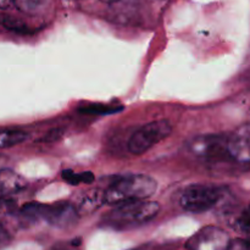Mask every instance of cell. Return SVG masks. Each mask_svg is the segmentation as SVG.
<instances>
[{
	"label": "cell",
	"instance_id": "obj_7",
	"mask_svg": "<svg viewBox=\"0 0 250 250\" xmlns=\"http://www.w3.org/2000/svg\"><path fill=\"white\" fill-rule=\"evenodd\" d=\"M231 239L229 233L216 226H207L190 237L188 250H229Z\"/></svg>",
	"mask_w": 250,
	"mask_h": 250
},
{
	"label": "cell",
	"instance_id": "obj_2",
	"mask_svg": "<svg viewBox=\"0 0 250 250\" xmlns=\"http://www.w3.org/2000/svg\"><path fill=\"white\" fill-rule=\"evenodd\" d=\"M160 211L156 202L138 200L117 205L103 219V224L115 229H126L141 226L153 220Z\"/></svg>",
	"mask_w": 250,
	"mask_h": 250
},
{
	"label": "cell",
	"instance_id": "obj_10",
	"mask_svg": "<svg viewBox=\"0 0 250 250\" xmlns=\"http://www.w3.org/2000/svg\"><path fill=\"white\" fill-rule=\"evenodd\" d=\"M27 138L28 134L21 129H2L0 131V149L11 148L17 144H21Z\"/></svg>",
	"mask_w": 250,
	"mask_h": 250
},
{
	"label": "cell",
	"instance_id": "obj_11",
	"mask_svg": "<svg viewBox=\"0 0 250 250\" xmlns=\"http://www.w3.org/2000/svg\"><path fill=\"white\" fill-rule=\"evenodd\" d=\"M62 178L66 181V182H68L72 186L80 185V183H90L94 181V176H93L92 172L75 173L70 170L63 171Z\"/></svg>",
	"mask_w": 250,
	"mask_h": 250
},
{
	"label": "cell",
	"instance_id": "obj_12",
	"mask_svg": "<svg viewBox=\"0 0 250 250\" xmlns=\"http://www.w3.org/2000/svg\"><path fill=\"white\" fill-rule=\"evenodd\" d=\"M236 227L238 231L250 236V207L247 208L236 221Z\"/></svg>",
	"mask_w": 250,
	"mask_h": 250
},
{
	"label": "cell",
	"instance_id": "obj_6",
	"mask_svg": "<svg viewBox=\"0 0 250 250\" xmlns=\"http://www.w3.org/2000/svg\"><path fill=\"white\" fill-rule=\"evenodd\" d=\"M193 155L208 161L232 160L229 151V136L204 134L189 139L187 143Z\"/></svg>",
	"mask_w": 250,
	"mask_h": 250
},
{
	"label": "cell",
	"instance_id": "obj_15",
	"mask_svg": "<svg viewBox=\"0 0 250 250\" xmlns=\"http://www.w3.org/2000/svg\"><path fill=\"white\" fill-rule=\"evenodd\" d=\"M84 112H90V114H104V112H115L117 111V109H109V107H105V106H100V105H98L97 106H92V107H85L84 110H83Z\"/></svg>",
	"mask_w": 250,
	"mask_h": 250
},
{
	"label": "cell",
	"instance_id": "obj_13",
	"mask_svg": "<svg viewBox=\"0 0 250 250\" xmlns=\"http://www.w3.org/2000/svg\"><path fill=\"white\" fill-rule=\"evenodd\" d=\"M16 208V202L12 200L9 197L0 198V215L11 214L14 209Z\"/></svg>",
	"mask_w": 250,
	"mask_h": 250
},
{
	"label": "cell",
	"instance_id": "obj_4",
	"mask_svg": "<svg viewBox=\"0 0 250 250\" xmlns=\"http://www.w3.org/2000/svg\"><path fill=\"white\" fill-rule=\"evenodd\" d=\"M224 197V188L214 185H192L181 195L180 204L186 211L193 214L212 209Z\"/></svg>",
	"mask_w": 250,
	"mask_h": 250
},
{
	"label": "cell",
	"instance_id": "obj_9",
	"mask_svg": "<svg viewBox=\"0 0 250 250\" xmlns=\"http://www.w3.org/2000/svg\"><path fill=\"white\" fill-rule=\"evenodd\" d=\"M24 187V180L11 170H0V198L16 193Z\"/></svg>",
	"mask_w": 250,
	"mask_h": 250
},
{
	"label": "cell",
	"instance_id": "obj_1",
	"mask_svg": "<svg viewBox=\"0 0 250 250\" xmlns=\"http://www.w3.org/2000/svg\"><path fill=\"white\" fill-rule=\"evenodd\" d=\"M158 183L146 175H128L116 178L103 194L105 204L117 205L146 200L155 193Z\"/></svg>",
	"mask_w": 250,
	"mask_h": 250
},
{
	"label": "cell",
	"instance_id": "obj_17",
	"mask_svg": "<svg viewBox=\"0 0 250 250\" xmlns=\"http://www.w3.org/2000/svg\"><path fill=\"white\" fill-rule=\"evenodd\" d=\"M15 0H0V9H7Z\"/></svg>",
	"mask_w": 250,
	"mask_h": 250
},
{
	"label": "cell",
	"instance_id": "obj_14",
	"mask_svg": "<svg viewBox=\"0 0 250 250\" xmlns=\"http://www.w3.org/2000/svg\"><path fill=\"white\" fill-rule=\"evenodd\" d=\"M229 250H250V238L249 239H234L231 241Z\"/></svg>",
	"mask_w": 250,
	"mask_h": 250
},
{
	"label": "cell",
	"instance_id": "obj_5",
	"mask_svg": "<svg viewBox=\"0 0 250 250\" xmlns=\"http://www.w3.org/2000/svg\"><path fill=\"white\" fill-rule=\"evenodd\" d=\"M172 133V125L167 120H158L137 129L128 141V150L133 155H142Z\"/></svg>",
	"mask_w": 250,
	"mask_h": 250
},
{
	"label": "cell",
	"instance_id": "obj_3",
	"mask_svg": "<svg viewBox=\"0 0 250 250\" xmlns=\"http://www.w3.org/2000/svg\"><path fill=\"white\" fill-rule=\"evenodd\" d=\"M22 216L29 220H44L49 225L59 229L72 226L78 220L77 210L70 203L41 204L29 203L21 209Z\"/></svg>",
	"mask_w": 250,
	"mask_h": 250
},
{
	"label": "cell",
	"instance_id": "obj_8",
	"mask_svg": "<svg viewBox=\"0 0 250 250\" xmlns=\"http://www.w3.org/2000/svg\"><path fill=\"white\" fill-rule=\"evenodd\" d=\"M229 151L232 160L250 164V124L243 125L229 134Z\"/></svg>",
	"mask_w": 250,
	"mask_h": 250
},
{
	"label": "cell",
	"instance_id": "obj_16",
	"mask_svg": "<svg viewBox=\"0 0 250 250\" xmlns=\"http://www.w3.org/2000/svg\"><path fill=\"white\" fill-rule=\"evenodd\" d=\"M10 241H11V237H10L9 232L5 229L2 225H0V249L6 247L10 243Z\"/></svg>",
	"mask_w": 250,
	"mask_h": 250
}]
</instances>
